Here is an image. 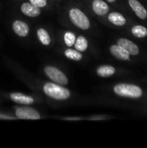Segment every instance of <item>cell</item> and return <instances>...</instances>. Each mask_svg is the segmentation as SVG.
<instances>
[{"instance_id": "2e32d148", "label": "cell", "mask_w": 147, "mask_h": 148, "mask_svg": "<svg viewBox=\"0 0 147 148\" xmlns=\"http://www.w3.org/2000/svg\"><path fill=\"white\" fill-rule=\"evenodd\" d=\"M74 45H75V49H77L80 52H83V51H85L88 49V40L84 36H81L77 39H75V42Z\"/></svg>"}, {"instance_id": "d6986e66", "label": "cell", "mask_w": 147, "mask_h": 148, "mask_svg": "<svg viewBox=\"0 0 147 148\" xmlns=\"http://www.w3.org/2000/svg\"><path fill=\"white\" fill-rule=\"evenodd\" d=\"M64 42H65V43L68 47H71L72 45H74L75 42V34L72 33V32L65 33V35H64Z\"/></svg>"}, {"instance_id": "8fae6325", "label": "cell", "mask_w": 147, "mask_h": 148, "mask_svg": "<svg viewBox=\"0 0 147 148\" xmlns=\"http://www.w3.org/2000/svg\"><path fill=\"white\" fill-rule=\"evenodd\" d=\"M12 29L14 30V32L19 36H22V37H25L28 36L29 32V25L23 22V21H20V20H16L12 24Z\"/></svg>"}, {"instance_id": "5b68a950", "label": "cell", "mask_w": 147, "mask_h": 148, "mask_svg": "<svg viewBox=\"0 0 147 148\" xmlns=\"http://www.w3.org/2000/svg\"><path fill=\"white\" fill-rule=\"evenodd\" d=\"M16 117L17 119H21V120H39L41 119V115L40 114L31 108H28V107H21V108H17L16 109Z\"/></svg>"}, {"instance_id": "4fadbf2b", "label": "cell", "mask_w": 147, "mask_h": 148, "mask_svg": "<svg viewBox=\"0 0 147 148\" xmlns=\"http://www.w3.org/2000/svg\"><path fill=\"white\" fill-rule=\"evenodd\" d=\"M10 99L19 104H23V105H30L34 103V99L30 96L25 95L21 93H12L10 95Z\"/></svg>"}, {"instance_id": "8992f818", "label": "cell", "mask_w": 147, "mask_h": 148, "mask_svg": "<svg viewBox=\"0 0 147 148\" xmlns=\"http://www.w3.org/2000/svg\"><path fill=\"white\" fill-rule=\"evenodd\" d=\"M117 44L121 46L122 48H124L131 56H137L140 53L139 47L135 42L131 41L130 39H127V38H125V37L119 38L118 41H117Z\"/></svg>"}, {"instance_id": "e0dca14e", "label": "cell", "mask_w": 147, "mask_h": 148, "mask_svg": "<svg viewBox=\"0 0 147 148\" xmlns=\"http://www.w3.org/2000/svg\"><path fill=\"white\" fill-rule=\"evenodd\" d=\"M37 36L39 41L45 46H48L50 44L51 39L50 36L49 35V33L47 32V30H45L44 29H39L37 30Z\"/></svg>"}, {"instance_id": "6da1fadb", "label": "cell", "mask_w": 147, "mask_h": 148, "mask_svg": "<svg viewBox=\"0 0 147 148\" xmlns=\"http://www.w3.org/2000/svg\"><path fill=\"white\" fill-rule=\"evenodd\" d=\"M113 92L118 96L134 100L141 99L145 95V91L141 87L132 83H118L114 85Z\"/></svg>"}, {"instance_id": "ffe728a7", "label": "cell", "mask_w": 147, "mask_h": 148, "mask_svg": "<svg viewBox=\"0 0 147 148\" xmlns=\"http://www.w3.org/2000/svg\"><path fill=\"white\" fill-rule=\"evenodd\" d=\"M29 2L39 8H42L47 5V0H29Z\"/></svg>"}, {"instance_id": "5bb4252c", "label": "cell", "mask_w": 147, "mask_h": 148, "mask_svg": "<svg viewBox=\"0 0 147 148\" xmlns=\"http://www.w3.org/2000/svg\"><path fill=\"white\" fill-rule=\"evenodd\" d=\"M96 73L101 77H110L116 73V69L111 65H101L97 69Z\"/></svg>"}, {"instance_id": "9c48e42d", "label": "cell", "mask_w": 147, "mask_h": 148, "mask_svg": "<svg viewBox=\"0 0 147 148\" xmlns=\"http://www.w3.org/2000/svg\"><path fill=\"white\" fill-rule=\"evenodd\" d=\"M92 8L94 12L100 16H106L110 10L108 4L103 0H94L92 3Z\"/></svg>"}, {"instance_id": "3957f363", "label": "cell", "mask_w": 147, "mask_h": 148, "mask_svg": "<svg viewBox=\"0 0 147 148\" xmlns=\"http://www.w3.org/2000/svg\"><path fill=\"white\" fill-rule=\"evenodd\" d=\"M69 17L72 23L81 29H88L90 27V21L88 17L79 9L73 8L69 10Z\"/></svg>"}, {"instance_id": "7c38bea8", "label": "cell", "mask_w": 147, "mask_h": 148, "mask_svg": "<svg viewBox=\"0 0 147 148\" xmlns=\"http://www.w3.org/2000/svg\"><path fill=\"white\" fill-rule=\"evenodd\" d=\"M107 19L111 23L118 27H122L126 24V18L124 16V15H122L120 12H116V11L111 12L108 15Z\"/></svg>"}, {"instance_id": "ac0fdd59", "label": "cell", "mask_w": 147, "mask_h": 148, "mask_svg": "<svg viewBox=\"0 0 147 148\" xmlns=\"http://www.w3.org/2000/svg\"><path fill=\"white\" fill-rule=\"evenodd\" d=\"M65 56L67 58L74 61H81L82 59V54L78 51L77 49H68L65 50Z\"/></svg>"}, {"instance_id": "ba28073f", "label": "cell", "mask_w": 147, "mask_h": 148, "mask_svg": "<svg viewBox=\"0 0 147 148\" xmlns=\"http://www.w3.org/2000/svg\"><path fill=\"white\" fill-rule=\"evenodd\" d=\"M110 53L111 55L120 61H130L131 60V55L121 46L118 44H113L110 47Z\"/></svg>"}, {"instance_id": "7a4b0ae2", "label": "cell", "mask_w": 147, "mask_h": 148, "mask_svg": "<svg viewBox=\"0 0 147 148\" xmlns=\"http://www.w3.org/2000/svg\"><path fill=\"white\" fill-rule=\"evenodd\" d=\"M43 91L48 96L57 101H64L70 97V91L57 83H45L43 86Z\"/></svg>"}, {"instance_id": "44dd1931", "label": "cell", "mask_w": 147, "mask_h": 148, "mask_svg": "<svg viewBox=\"0 0 147 148\" xmlns=\"http://www.w3.org/2000/svg\"><path fill=\"white\" fill-rule=\"evenodd\" d=\"M107 117H106V116H96V117H93L92 120H100V119L103 120V119H107Z\"/></svg>"}, {"instance_id": "cb8c5ba5", "label": "cell", "mask_w": 147, "mask_h": 148, "mask_svg": "<svg viewBox=\"0 0 147 148\" xmlns=\"http://www.w3.org/2000/svg\"><path fill=\"white\" fill-rule=\"evenodd\" d=\"M107 2H109V3H114V2H116V0H107Z\"/></svg>"}, {"instance_id": "277c9868", "label": "cell", "mask_w": 147, "mask_h": 148, "mask_svg": "<svg viewBox=\"0 0 147 148\" xmlns=\"http://www.w3.org/2000/svg\"><path fill=\"white\" fill-rule=\"evenodd\" d=\"M44 72L49 79H51L53 82H55L57 84L67 85L68 83V80L67 76L63 74V72H62L61 70H59L55 67L47 66L44 69Z\"/></svg>"}, {"instance_id": "603a6c76", "label": "cell", "mask_w": 147, "mask_h": 148, "mask_svg": "<svg viewBox=\"0 0 147 148\" xmlns=\"http://www.w3.org/2000/svg\"><path fill=\"white\" fill-rule=\"evenodd\" d=\"M0 118H2V119H13L12 117H10V116H3V115H0Z\"/></svg>"}, {"instance_id": "30bf717a", "label": "cell", "mask_w": 147, "mask_h": 148, "mask_svg": "<svg viewBox=\"0 0 147 148\" xmlns=\"http://www.w3.org/2000/svg\"><path fill=\"white\" fill-rule=\"evenodd\" d=\"M21 10L22 12L30 17H36L38 16L41 14V10L39 7L34 5L33 3H23L21 5Z\"/></svg>"}, {"instance_id": "9a60e30c", "label": "cell", "mask_w": 147, "mask_h": 148, "mask_svg": "<svg viewBox=\"0 0 147 148\" xmlns=\"http://www.w3.org/2000/svg\"><path fill=\"white\" fill-rule=\"evenodd\" d=\"M132 35L136 38H145L147 36V28L143 25H134L131 29Z\"/></svg>"}, {"instance_id": "7402d4cb", "label": "cell", "mask_w": 147, "mask_h": 148, "mask_svg": "<svg viewBox=\"0 0 147 148\" xmlns=\"http://www.w3.org/2000/svg\"><path fill=\"white\" fill-rule=\"evenodd\" d=\"M65 120H69V121H72V120H76V121H78V120H81V118H79V117H75V118H72V117H69V118H65Z\"/></svg>"}, {"instance_id": "52a82bcc", "label": "cell", "mask_w": 147, "mask_h": 148, "mask_svg": "<svg viewBox=\"0 0 147 148\" xmlns=\"http://www.w3.org/2000/svg\"><path fill=\"white\" fill-rule=\"evenodd\" d=\"M128 4L133 13L141 20L147 18V10L139 0H128Z\"/></svg>"}]
</instances>
